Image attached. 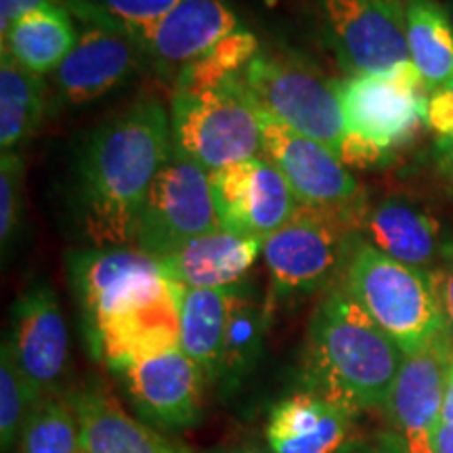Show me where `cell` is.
<instances>
[{"label":"cell","instance_id":"obj_1","mask_svg":"<svg viewBox=\"0 0 453 453\" xmlns=\"http://www.w3.org/2000/svg\"><path fill=\"white\" fill-rule=\"evenodd\" d=\"M170 111L139 99L99 124L78 157V211L95 248L133 246L147 191L173 156Z\"/></svg>","mask_w":453,"mask_h":453},{"label":"cell","instance_id":"obj_2","mask_svg":"<svg viewBox=\"0 0 453 453\" xmlns=\"http://www.w3.org/2000/svg\"><path fill=\"white\" fill-rule=\"evenodd\" d=\"M405 353L344 290H332L309 327L311 390L350 416L388 405Z\"/></svg>","mask_w":453,"mask_h":453},{"label":"cell","instance_id":"obj_3","mask_svg":"<svg viewBox=\"0 0 453 453\" xmlns=\"http://www.w3.org/2000/svg\"><path fill=\"white\" fill-rule=\"evenodd\" d=\"M170 130L174 150L208 173L263 156V116L243 72L225 81H197L179 72Z\"/></svg>","mask_w":453,"mask_h":453},{"label":"cell","instance_id":"obj_4","mask_svg":"<svg viewBox=\"0 0 453 453\" xmlns=\"http://www.w3.org/2000/svg\"><path fill=\"white\" fill-rule=\"evenodd\" d=\"M344 290L405 355L416 353L447 332L433 271L399 263L370 242L357 240L344 265Z\"/></svg>","mask_w":453,"mask_h":453},{"label":"cell","instance_id":"obj_5","mask_svg":"<svg viewBox=\"0 0 453 453\" xmlns=\"http://www.w3.org/2000/svg\"><path fill=\"white\" fill-rule=\"evenodd\" d=\"M426 93L411 61L387 73H361L338 82L344 113L342 164H376L410 141L426 116Z\"/></svg>","mask_w":453,"mask_h":453},{"label":"cell","instance_id":"obj_6","mask_svg":"<svg viewBox=\"0 0 453 453\" xmlns=\"http://www.w3.org/2000/svg\"><path fill=\"white\" fill-rule=\"evenodd\" d=\"M243 82L265 113L324 143L340 157L344 113L338 82L296 53L258 49L243 70Z\"/></svg>","mask_w":453,"mask_h":453},{"label":"cell","instance_id":"obj_7","mask_svg":"<svg viewBox=\"0 0 453 453\" xmlns=\"http://www.w3.org/2000/svg\"><path fill=\"white\" fill-rule=\"evenodd\" d=\"M364 202L344 208L303 206L263 240L271 283L281 294L313 292L347 265L361 234Z\"/></svg>","mask_w":453,"mask_h":453},{"label":"cell","instance_id":"obj_8","mask_svg":"<svg viewBox=\"0 0 453 453\" xmlns=\"http://www.w3.org/2000/svg\"><path fill=\"white\" fill-rule=\"evenodd\" d=\"M179 311L180 349L206 382L240 373L257 355L260 307L242 283L214 290L180 288Z\"/></svg>","mask_w":453,"mask_h":453},{"label":"cell","instance_id":"obj_9","mask_svg":"<svg viewBox=\"0 0 453 453\" xmlns=\"http://www.w3.org/2000/svg\"><path fill=\"white\" fill-rule=\"evenodd\" d=\"M217 229L220 225L211 173L173 150L147 191L134 225L133 246L160 260L187 242Z\"/></svg>","mask_w":453,"mask_h":453},{"label":"cell","instance_id":"obj_10","mask_svg":"<svg viewBox=\"0 0 453 453\" xmlns=\"http://www.w3.org/2000/svg\"><path fill=\"white\" fill-rule=\"evenodd\" d=\"M90 330L168 292L160 260L134 246L93 248L70 260Z\"/></svg>","mask_w":453,"mask_h":453},{"label":"cell","instance_id":"obj_11","mask_svg":"<svg viewBox=\"0 0 453 453\" xmlns=\"http://www.w3.org/2000/svg\"><path fill=\"white\" fill-rule=\"evenodd\" d=\"M321 17L350 76L387 73L407 64L405 0H319Z\"/></svg>","mask_w":453,"mask_h":453},{"label":"cell","instance_id":"obj_12","mask_svg":"<svg viewBox=\"0 0 453 453\" xmlns=\"http://www.w3.org/2000/svg\"><path fill=\"white\" fill-rule=\"evenodd\" d=\"M263 116V156L280 168L298 203L344 208L361 203V187L347 164L319 141L304 137L286 124Z\"/></svg>","mask_w":453,"mask_h":453},{"label":"cell","instance_id":"obj_13","mask_svg":"<svg viewBox=\"0 0 453 453\" xmlns=\"http://www.w3.org/2000/svg\"><path fill=\"white\" fill-rule=\"evenodd\" d=\"M451 364L453 336L449 330L424 349L405 355L388 405L410 453H434V437L443 424L445 387Z\"/></svg>","mask_w":453,"mask_h":453},{"label":"cell","instance_id":"obj_14","mask_svg":"<svg viewBox=\"0 0 453 453\" xmlns=\"http://www.w3.org/2000/svg\"><path fill=\"white\" fill-rule=\"evenodd\" d=\"M7 342L21 373L38 395L44 396L61 382L67 370L70 338L55 292L47 283H36L17 298Z\"/></svg>","mask_w":453,"mask_h":453},{"label":"cell","instance_id":"obj_15","mask_svg":"<svg viewBox=\"0 0 453 453\" xmlns=\"http://www.w3.org/2000/svg\"><path fill=\"white\" fill-rule=\"evenodd\" d=\"M137 47L139 42L130 34L113 24L84 27L64 64L53 72L61 99L82 105L104 97L134 70Z\"/></svg>","mask_w":453,"mask_h":453},{"label":"cell","instance_id":"obj_16","mask_svg":"<svg viewBox=\"0 0 453 453\" xmlns=\"http://www.w3.org/2000/svg\"><path fill=\"white\" fill-rule=\"evenodd\" d=\"M120 373L130 396L156 422L180 428L200 418L206 378L180 347L134 361Z\"/></svg>","mask_w":453,"mask_h":453},{"label":"cell","instance_id":"obj_17","mask_svg":"<svg viewBox=\"0 0 453 453\" xmlns=\"http://www.w3.org/2000/svg\"><path fill=\"white\" fill-rule=\"evenodd\" d=\"M361 231L373 248L411 267L426 269L453 257L443 225L410 196H388L365 208Z\"/></svg>","mask_w":453,"mask_h":453},{"label":"cell","instance_id":"obj_18","mask_svg":"<svg viewBox=\"0 0 453 453\" xmlns=\"http://www.w3.org/2000/svg\"><path fill=\"white\" fill-rule=\"evenodd\" d=\"M179 292L170 281L162 296L90 330L95 349L111 370L122 372L134 361L180 347Z\"/></svg>","mask_w":453,"mask_h":453},{"label":"cell","instance_id":"obj_19","mask_svg":"<svg viewBox=\"0 0 453 453\" xmlns=\"http://www.w3.org/2000/svg\"><path fill=\"white\" fill-rule=\"evenodd\" d=\"M263 254V240L217 229L187 242L177 252L160 258L168 281L189 290H214L242 283Z\"/></svg>","mask_w":453,"mask_h":453},{"label":"cell","instance_id":"obj_20","mask_svg":"<svg viewBox=\"0 0 453 453\" xmlns=\"http://www.w3.org/2000/svg\"><path fill=\"white\" fill-rule=\"evenodd\" d=\"M237 30L240 21L225 0H180L151 27L141 47L160 64L183 70Z\"/></svg>","mask_w":453,"mask_h":453},{"label":"cell","instance_id":"obj_21","mask_svg":"<svg viewBox=\"0 0 453 453\" xmlns=\"http://www.w3.org/2000/svg\"><path fill=\"white\" fill-rule=\"evenodd\" d=\"M350 416L313 390L280 401L269 416L267 441L273 453H338L349 443Z\"/></svg>","mask_w":453,"mask_h":453},{"label":"cell","instance_id":"obj_22","mask_svg":"<svg viewBox=\"0 0 453 453\" xmlns=\"http://www.w3.org/2000/svg\"><path fill=\"white\" fill-rule=\"evenodd\" d=\"M84 453H180L154 428L134 420L104 388H84L70 399Z\"/></svg>","mask_w":453,"mask_h":453},{"label":"cell","instance_id":"obj_23","mask_svg":"<svg viewBox=\"0 0 453 453\" xmlns=\"http://www.w3.org/2000/svg\"><path fill=\"white\" fill-rule=\"evenodd\" d=\"M78 32L65 7L30 11L3 34V53L38 76L55 72L70 55Z\"/></svg>","mask_w":453,"mask_h":453},{"label":"cell","instance_id":"obj_24","mask_svg":"<svg viewBox=\"0 0 453 453\" xmlns=\"http://www.w3.org/2000/svg\"><path fill=\"white\" fill-rule=\"evenodd\" d=\"M410 59L428 90L443 88L453 78V24L437 0H405Z\"/></svg>","mask_w":453,"mask_h":453},{"label":"cell","instance_id":"obj_25","mask_svg":"<svg viewBox=\"0 0 453 453\" xmlns=\"http://www.w3.org/2000/svg\"><path fill=\"white\" fill-rule=\"evenodd\" d=\"M13 57L3 53L0 61V150L15 151L36 133L44 116L47 84Z\"/></svg>","mask_w":453,"mask_h":453},{"label":"cell","instance_id":"obj_26","mask_svg":"<svg viewBox=\"0 0 453 453\" xmlns=\"http://www.w3.org/2000/svg\"><path fill=\"white\" fill-rule=\"evenodd\" d=\"M298 206L300 203L280 168L265 156H258L254 160L250 191H248L246 234L265 240L281 225H286Z\"/></svg>","mask_w":453,"mask_h":453},{"label":"cell","instance_id":"obj_27","mask_svg":"<svg viewBox=\"0 0 453 453\" xmlns=\"http://www.w3.org/2000/svg\"><path fill=\"white\" fill-rule=\"evenodd\" d=\"M17 453H84L70 401H41L27 418Z\"/></svg>","mask_w":453,"mask_h":453},{"label":"cell","instance_id":"obj_28","mask_svg":"<svg viewBox=\"0 0 453 453\" xmlns=\"http://www.w3.org/2000/svg\"><path fill=\"white\" fill-rule=\"evenodd\" d=\"M42 396L34 390L27 378L17 365L13 350L4 340L0 355V434L3 449H11L19 443L27 418L32 416Z\"/></svg>","mask_w":453,"mask_h":453},{"label":"cell","instance_id":"obj_29","mask_svg":"<svg viewBox=\"0 0 453 453\" xmlns=\"http://www.w3.org/2000/svg\"><path fill=\"white\" fill-rule=\"evenodd\" d=\"M179 3L180 0H97V7L105 13L107 24L130 34L141 47L151 27Z\"/></svg>","mask_w":453,"mask_h":453},{"label":"cell","instance_id":"obj_30","mask_svg":"<svg viewBox=\"0 0 453 453\" xmlns=\"http://www.w3.org/2000/svg\"><path fill=\"white\" fill-rule=\"evenodd\" d=\"M24 196V162L15 151L0 156V240L9 246L17 234Z\"/></svg>","mask_w":453,"mask_h":453},{"label":"cell","instance_id":"obj_31","mask_svg":"<svg viewBox=\"0 0 453 453\" xmlns=\"http://www.w3.org/2000/svg\"><path fill=\"white\" fill-rule=\"evenodd\" d=\"M424 122L437 133V137H453V90L449 87L433 90Z\"/></svg>","mask_w":453,"mask_h":453},{"label":"cell","instance_id":"obj_32","mask_svg":"<svg viewBox=\"0 0 453 453\" xmlns=\"http://www.w3.org/2000/svg\"><path fill=\"white\" fill-rule=\"evenodd\" d=\"M42 7H64L61 0H0V34H4L19 17Z\"/></svg>","mask_w":453,"mask_h":453},{"label":"cell","instance_id":"obj_33","mask_svg":"<svg viewBox=\"0 0 453 453\" xmlns=\"http://www.w3.org/2000/svg\"><path fill=\"white\" fill-rule=\"evenodd\" d=\"M338 453H410L405 447V441L401 437H382L373 441H349Z\"/></svg>","mask_w":453,"mask_h":453},{"label":"cell","instance_id":"obj_34","mask_svg":"<svg viewBox=\"0 0 453 453\" xmlns=\"http://www.w3.org/2000/svg\"><path fill=\"white\" fill-rule=\"evenodd\" d=\"M434 275H437L439 296H441V304H443L447 330H449L453 336V257L449 258V265Z\"/></svg>","mask_w":453,"mask_h":453},{"label":"cell","instance_id":"obj_35","mask_svg":"<svg viewBox=\"0 0 453 453\" xmlns=\"http://www.w3.org/2000/svg\"><path fill=\"white\" fill-rule=\"evenodd\" d=\"M437 162L445 183L453 191V137L437 139Z\"/></svg>","mask_w":453,"mask_h":453},{"label":"cell","instance_id":"obj_36","mask_svg":"<svg viewBox=\"0 0 453 453\" xmlns=\"http://www.w3.org/2000/svg\"><path fill=\"white\" fill-rule=\"evenodd\" d=\"M434 453H453V424L443 422L434 437Z\"/></svg>","mask_w":453,"mask_h":453},{"label":"cell","instance_id":"obj_37","mask_svg":"<svg viewBox=\"0 0 453 453\" xmlns=\"http://www.w3.org/2000/svg\"><path fill=\"white\" fill-rule=\"evenodd\" d=\"M443 422L453 424V364L449 367V376H447L445 401H443Z\"/></svg>","mask_w":453,"mask_h":453},{"label":"cell","instance_id":"obj_38","mask_svg":"<svg viewBox=\"0 0 453 453\" xmlns=\"http://www.w3.org/2000/svg\"><path fill=\"white\" fill-rule=\"evenodd\" d=\"M214 453H273L271 449H263V447H235V449L214 451Z\"/></svg>","mask_w":453,"mask_h":453},{"label":"cell","instance_id":"obj_39","mask_svg":"<svg viewBox=\"0 0 453 453\" xmlns=\"http://www.w3.org/2000/svg\"><path fill=\"white\" fill-rule=\"evenodd\" d=\"M447 87H449V88L453 90V78H451V82H449V84H447Z\"/></svg>","mask_w":453,"mask_h":453}]
</instances>
